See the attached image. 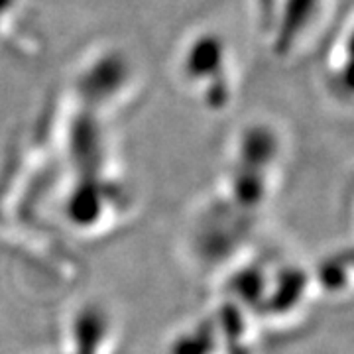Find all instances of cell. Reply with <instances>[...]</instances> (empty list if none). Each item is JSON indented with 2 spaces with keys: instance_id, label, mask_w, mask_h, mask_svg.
Listing matches in <instances>:
<instances>
[{
  "instance_id": "1",
  "label": "cell",
  "mask_w": 354,
  "mask_h": 354,
  "mask_svg": "<svg viewBox=\"0 0 354 354\" xmlns=\"http://www.w3.org/2000/svg\"><path fill=\"white\" fill-rule=\"evenodd\" d=\"M323 0H283V14L279 26L278 48L290 50L307 26L315 20Z\"/></svg>"
},
{
  "instance_id": "2",
  "label": "cell",
  "mask_w": 354,
  "mask_h": 354,
  "mask_svg": "<svg viewBox=\"0 0 354 354\" xmlns=\"http://www.w3.org/2000/svg\"><path fill=\"white\" fill-rule=\"evenodd\" d=\"M339 83L346 95H354V59H344L339 71Z\"/></svg>"
},
{
  "instance_id": "3",
  "label": "cell",
  "mask_w": 354,
  "mask_h": 354,
  "mask_svg": "<svg viewBox=\"0 0 354 354\" xmlns=\"http://www.w3.org/2000/svg\"><path fill=\"white\" fill-rule=\"evenodd\" d=\"M344 51H346V59H354V30L351 32L348 39H346V48H344Z\"/></svg>"
}]
</instances>
